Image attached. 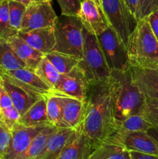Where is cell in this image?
I'll return each instance as SVG.
<instances>
[{"instance_id": "6da1fadb", "label": "cell", "mask_w": 158, "mask_h": 159, "mask_svg": "<svg viewBox=\"0 0 158 159\" xmlns=\"http://www.w3.org/2000/svg\"><path fill=\"white\" fill-rule=\"evenodd\" d=\"M81 127L94 150L115 131L108 82L89 83Z\"/></svg>"}, {"instance_id": "7a4b0ae2", "label": "cell", "mask_w": 158, "mask_h": 159, "mask_svg": "<svg viewBox=\"0 0 158 159\" xmlns=\"http://www.w3.org/2000/svg\"><path fill=\"white\" fill-rule=\"evenodd\" d=\"M108 85L116 130L124 120L142 113L146 98L133 81L130 68L110 71Z\"/></svg>"}, {"instance_id": "3957f363", "label": "cell", "mask_w": 158, "mask_h": 159, "mask_svg": "<svg viewBox=\"0 0 158 159\" xmlns=\"http://www.w3.org/2000/svg\"><path fill=\"white\" fill-rule=\"evenodd\" d=\"M126 51L131 67L158 68V40L146 17L138 20L128 39Z\"/></svg>"}, {"instance_id": "277c9868", "label": "cell", "mask_w": 158, "mask_h": 159, "mask_svg": "<svg viewBox=\"0 0 158 159\" xmlns=\"http://www.w3.org/2000/svg\"><path fill=\"white\" fill-rule=\"evenodd\" d=\"M56 43L54 51L70 54L81 60L83 57L84 27L77 16L62 15L54 23Z\"/></svg>"}, {"instance_id": "5b68a950", "label": "cell", "mask_w": 158, "mask_h": 159, "mask_svg": "<svg viewBox=\"0 0 158 159\" xmlns=\"http://www.w3.org/2000/svg\"><path fill=\"white\" fill-rule=\"evenodd\" d=\"M83 57L78 65L81 68L89 83L108 82L110 70L101 49L97 36L84 28Z\"/></svg>"}, {"instance_id": "8992f818", "label": "cell", "mask_w": 158, "mask_h": 159, "mask_svg": "<svg viewBox=\"0 0 158 159\" xmlns=\"http://www.w3.org/2000/svg\"><path fill=\"white\" fill-rule=\"evenodd\" d=\"M108 26L126 48L129 35L137 23L124 0H99Z\"/></svg>"}, {"instance_id": "52a82bcc", "label": "cell", "mask_w": 158, "mask_h": 159, "mask_svg": "<svg viewBox=\"0 0 158 159\" xmlns=\"http://www.w3.org/2000/svg\"><path fill=\"white\" fill-rule=\"evenodd\" d=\"M97 38L110 71L129 69L131 66L129 63L126 48L112 28L105 30L97 36Z\"/></svg>"}, {"instance_id": "ba28073f", "label": "cell", "mask_w": 158, "mask_h": 159, "mask_svg": "<svg viewBox=\"0 0 158 159\" xmlns=\"http://www.w3.org/2000/svg\"><path fill=\"white\" fill-rule=\"evenodd\" d=\"M105 142L116 144L127 151H134L158 156L157 145L147 131L116 130Z\"/></svg>"}, {"instance_id": "9c48e42d", "label": "cell", "mask_w": 158, "mask_h": 159, "mask_svg": "<svg viewBox=\"0 0 158 159\" xmlns=\"http://www.w3.org/2000/svg\"><path fill=\"white\" fill-rule=\"evenodd\" d=\"M3 80L14 84L36 99L50 94L53 90L40 79L34 70L25 67L8 72L0 73Z\"/></svg>"}, {"instance_id": "30bf717a", "label": "cell", "mask_w": 158, "mask_h": 159, "mask_svg": "<svg viewBox=\"0 0 158 159\" xmlns=\"http://www.w3.org/2000/svg\"><path fill=\"white\" fill-rule=\"evenodd\" d=\"M57 17L50 2L30 4L26 6L20 31L26 32L54 26Z\"/></svg>"}, {"instance_id": "8fae6325", "label": "cell", "mask_w": 158, "mask_h": 159, "mask_svg": "<svg viewBox=\"0 0 158 159\" xmlns=\"http://www.w3.org/2000/svg\"><path fill=\"white\" fill-rule=\"evenodd\" d=\"M77 16L83 27L96 36L109 27L99 0H81Z\"/></svg>"}, {"instance_id": "7c38bea8", "label": "cell", "mask_w": 158, "mask_h": 159, "mask_svg": "<svg viewBox=\"0 0 158 159\" xmlns=\"http://www.w3.org/2000/svg\"><path fill=\"white\" fill-rule=\"evenodd\" d=\"M89 89V82L79 65L66 75H62L61 80L54 92L76 98L85 102Z\"/></svg>"}, {"instance_id": "4fadbf2b", "label": "cell", "mask_w": 158, "mask_h": 159, "mask_svg": "<svg viewBox=\"0 0 158 159\" xmlns=\"http://www.w3.org/2000/svg\"><path fill=\"white\" fill-rule=\"evenodd\" d=\"M44 127H25L20 123L11 129V142L9 151L3 159H17L30 145L36 136Z\"/></svg>"}, {"instance_id": "5bb4252c", "label": "cell", "mask_w": 158, "mask_h": 159, "mask_svg": "<svg viewBox=\"0 0 158 159\" xmlns=\"http://www.w3.org/2000/svg\"><path fill=\"white\" fill-rule=\"evenodd\" d=\"M55 93L62 105V120L65 127L77 130L82 124L85 113V102L76 98Z\"/></svg>"}, {"instance_id": "9a60e30c", "label": "cell", "mask_w": 158, "mask_h": 159, "mask_svg": "<svg viewBox=\"0 0 158 159\" xmlns=\"http://www.w3.org/2000/svg\"><path fill=\"white\" fill-rule=\"evenodd\" d=\"M17 34L33 48L44 55L54 51L56 39L54 26L26 32L19 31Z\"/></svg>"}, {"instance_id": "2e32d148", "label": "cell", "mask_w": 158, "mask_h": 159, "mask_svg": "<svg viewBox=\"0 0 158 159\" xmlns=\"http://www.w3.org/2000/svg\"><path fill=\"white\" fill-rule=\"evenodd\" d=\"M133 81L145 98L158 100V68H130Z\"/></svg>"}, {"instance_id": "e0dca14e", "label": "cell", "mask_w": 158, "mask_h": 159, "mask_svg": "<svg viewBox=\"0 0 158 159\" xmlns=\"http://www.w3.org/2000/svg\"><path fill=\"white\" fill-rule=\"evenodd\" d=\"M94 151L89 139L82 131L77 130L76 135L61 151L56 159H88Z\"/></svg>"}, {"instance_id": "ac0fdd59", "label": "cell", "mask_w": 158, "mask_h": 159, "mask_svg": "<svg viewBox=\"0 0 158 159\" xmlns=\"http://www.w3.org/2000/svg\"><path fill=\"white\" fill-rule=\"evenodd\" d=\"M77 130L61 127L53 134L48 140L46 147L37 159H56L65 146L74 138Z\"/></svg>"}, {"instance_id": "d6986e66", "label": "cell", "mask_w": 158, "mask_h": 159, "mask_svg": "<svg viewBox=\"0 0 158 159\" xmlns=\"http://www.w3.org/2000/svg\"><path fill=\"white\" fill-rule=\"evenodd\" d=\"M13 51L19 57L26 65L27 68L34 70L44 54L33 48L21 37L15 34L7 39Z\"/></svg>"}, {"instance_id": "ffe728a7", "label": "cell", "mask_w": 158, "mask_h": 159, "mask_svg": "<svg viewBox=\"0 0 158 159\" xmlns=\"http://www.w3.org/2000/svg\"><path fill=\"white\" fill-rule=\"evenodd\" d=\"M19 123L25 127H46L51 125L46 116L45 98L41 97L37 99L21 115Z\"/></svg>"}, {"instance_id": "44dd1931", "label": "cell", "mask_w": 158, "mask_h": 159, "mask_svg": "<svg viewBox=\"0 0 158 159\" xmlns=\"http://www.w3.org/2000/svg\"><path fill=\"white\" fill-rule=\"evenodd\" d=\"M2 84L5 87L6 91L9 93L13 107L20 112L21 115H23L37 100V99L33 97L27 92L24 91L14 84L3 80L2 79Z\"/></svg>"}, {"instance_id": "7402d4cb", "label": "cell", "mask_w": 158, "mask_h": 159, "mask_svg": "<svg viewBox=\"0 0 158 159\" xmlns=\"http://www.w3.org/2000/svg\"><path fill=\"white\" fill-rule=\"evenodd\" d=\"M26 64L17 56L7 40L0 37V73L25 68Z\"/></svg>"}, {"instance_id": "603a6c76", "label": "cell", "mask_w": 158, "mask_h": 159, "mask_svg": "<svg viewBox=\"0 0 158 159\" xmlns=\"http://www.w3.org/2000/svg\"><path fill=\"white\" fill-rule=\"evenodd\" d=\"M58 127L48 125L34 138L27 150L17 159H37L46 147L48 140Z\"/></svg>"}, {"instance_id": "cb8c5ba5", "label": "cell", "mask_w": 158, "mask_h": 159, "mask_svg": "<svg viewBox=\"0 0 158 159\" xmlns=\"http://www.w3.org/2000/svg\"><path fill=\"white\" fill-rule=\"evenodd\" d=\"M34 71L53 91L57 89L61 80L62 75L57 71L46 56L41 59L40 63L34 69Z\"/></svg>"}, {"instance_id": "d4e9b609", "label": "cell", "mask_w": 158, "mask_h": 159, "mask_svg": "<svg viewBox=\"0 0 158 159\" xmlns=\"http://www.w3.org/2000/svg\"><path fill=\"white\" fill-rule=\"evenodd\" d=\"M88 159H132L129 152L116 144L104 142L92 152Z\"/></svg>"}, {"instance_id": "484cf974", "label": "cell", "mask_w": 158, "mask_h": 159, "mask_svg": "<svg viewBox=\"0 0 158 159\" xmlns=\"http://www.w3.org/2000/svg\"><path fill=\"white\" fill-rule=\"evenodd\" d=\"M45 56L60 75H66L69 73L71 70L78 65L80 61L78 58L74 56L55 51Z\"/></svg>"}, {"instance_id": "4316f807", "label": "cell", "mask_w": 158, "mask_h": 159, "mask_svg": "<svg viewBox=\"0 0 158 159\" xmlns=\"http://www.w3.org/2000/svg\"><path fill=\"white\" fill-rule=\"evenodd\" d=\"M44 98L46 100V116L50 124L58 128L65 127L62 120V105L59 96L52 92Z\"/></svg>"}, {"instance_id": "83f0119b", "label": "cell", "mask_w": 158, "mask_h": 159, "mask_svg": "<svg viewBox=\"0 0 158 159\" xmlns=\"http://www.w3.org/2000/svg\"><path fill=\"white\" fill-rule=\"evenodd\" d=\"M153 127L143 116L142 113L134 114L124 120L118 125L116 130H124V131H147Z\"/></svg>"}, {"instance_id": "f1b7e54d", "label": "cell", "mask_w": 158, "mask_h": 159, "mask_svg": "<svg viewBox=\"0 0 158 159\" xmlns=\"http://www.w3.org/2000/svg\"><path fill=\"white\" fill-rule=\"evenodd\" d=\"M26 6L14 0H9V23L12 29L16 33L21 29Z\"/></svg>"}, {"instance_id": "f546056e", "label": "cell", "mask_w": 158, "mask_h": 159, "mask_svg": "<svg viewBox=\"0 0 158 159\" xmlns=\"http://www.w3.org/2000/svg\"><path fill=\"white\" fill-rule=\"evenodd\" d=\"M17 34L12 29L9 23V0L0 2V37L7 40L9 37Z\"/></svg>"}, {"instance_id": "4dcf8cb0", "label": "cell", "mask_w": 158, "mask_h": 159, "mask_svg": "<svg viewBox=\"0 0 158 159\" xmlns=\"http://www.w3.org/2000/svg\"><path fill=\"white\" fill-rule=\"evenodd\" d=\"M20 117L21 114L13 106L9 108L0 109V124L5 126L9 130L20 122Z\"/></svg>"}, {"instance_id": "1f68e13d", "label": "cell", "mask_w": 158, "mask_h": 159, "mask_svg": "<svg viewBox=\"0 0 158 159\" xmlns=\"http://www.w3.org/2000/svg\"><path fill=\"white\" fill-rule=\"evenodd\" d=\"M142 114L150 124L158 127V100L146 98Z\"/></svg>"}, {"instance_id": "d6a6232c", "label": "cell", "mask_w": 158, "mask_h": 159, "mask_svg": "<svg viewBox=\"0 0 158 159\" xmlns=\"http://www.w3.org/2000/svg\"><path fill=\"white\" fill-rule=\"evenodd\" d=\"M62 15L77 16L81 0H57Z\"/></svg>"}, {"instance_id": "836d02e7", "label": "cell", "mask_w": 158, "mask_h": 159, "mask_svg": "<svg viewBox=\"0 0 158 159\" xmlns=\"http://www.w3.org/2000/svg\"><path fill=\"white\" fill-rule=\"evenodd\" d=\"M158 9V0H138L137 22Z\"/></svg>"}, {"instance_id": "e575fe53", "label": "cell", "mask_w": 158, "mask_h": 159, "mask_svg": "<svg viewBox=\"0 0 158 159\" xmlns=\"http://www.w3.org/2000/svg\"><path fill=\"white\" fill-rule=\"evenodd\" d=\"M11 137L10 130L0 124V157L2 159L9 151Z\"/></svg>"}, {"instance_id": "d590c367", "label": "cell", "mask_w": 158, "mask_h": 159, "mask_svg": "<svg viewBox=\"0 0 158 159\" xmlns=\"http://www.w3.org/2000/svg\"><path fill=\"white\" fill-rule=\"evenodd\" d=\"M12 106L13 105H12L10 96L1 82L0 83V109L9 108Z\"/></svg>"}, {"instance_id": "8d00e7d4", "label": "cell", "mask_w": 158, "mask_h": 159, "mask_svg": "<svg viewBox=\"0 0 158 159\" xmlns=\"http://www.w3.org/2000/svg\"><path fill=\"white\" fill-rule=\"evenodd\" d=\"M146 19L150 24L153 34L158 40V9L149 14Z\"/></svg>"}, {"instance_id": "74e56055", "label": "cell", "mask_w": 158, "mask_h": 159, "mask_svg": "<svg viewBox=\"0 0 158 159\" xmlns=\"http://www.w3.org/2000/svg\"><path fill=\"white\" fill-rule=\"evenodd\" d=\"M132 159H158L157 155L142 153V152L129 151Z\"/></svg>"}, {"instance_id": "f35d334b", "label": "cell", "mask_w": 158, "mask_h": 159, "mask_svg": "<svg viewBox=\"0 0 158 159\" xmlns=\"http://www.w3.org/2000/svg\"><path fill=\"white\" fill-rule=\"evenodd\" d=\"M126 4V6H128L129 9L131 12V13L133 14V16L136 18V20H137V16H138V0H124Z\"/></svg>"}, {"instance_id": "ab89813d", "label": "cell", "mask_w": 158, "mask_h": 159, "mask_svg": "<svg viewBox=\"0 0 158 159\" xmlns=\"http://www.w3.org/2000/svg\"><path fill=\"white\" fill-rule=\"evenodd\" d=\"M147 133L153 138V139L154 140L156 145H157L158 147V127H154V126L150 127V128L147 130Z\"/></svg>"}, {"instance_id": "60d3db41", "label": "cell", "mask_w": 158, "mask_h": 159, "mask_svg": "<svg viewBox=\"0 0 158 159\" xmlns=\"http://www.w3.org/2000/svg\"><path fill=\"white\" fill-rule=\"evenodd\" d=\"M14 1L23 3V4L26 5V6H29V5L30 4H33V3L44 2H51V0H14Z\"/></svg>"}, {"instance_id": "b9f144b4", "label": "cell", "mask_w": 158, "mask_h": 159, "mask_svg": "<svg viewBox=\"0 0 158 159\" xmlns=\"http://www.w3.org/2000/svg\"><path fill=\"white\" fill-rule=\"evenodd\" d=\"M1 82H2V78L1 76H0V83H1Z\"/></svg>"}, {"instance_id": "7bdbcfd3", "label": "cell", "mask_w": 158, "mask_h": 159, "mask_svg": "<svg viewBox=\"0 0 158 159\" xmlns=\"http://www.w3.org/2000/svg\"><path fill=\"white\" fill-rule=\"evenodd\" d=\"M0 159H2V158H1V157H0Z\"/></svg>"}, {"instance_id": "ee69618b", "label": "cell", "mask_w": 158, "mask_h": 159, "mask_svg": "<svg viewBox=\"0 0 158 159\" xmlns=\"http://www.w3.org/2000/svg\"><path fill=\"white\" fill-rule=\"evenodd\" d=\"M2 1V0H0V2H1Z\"/></svg>"}]
</instances>
